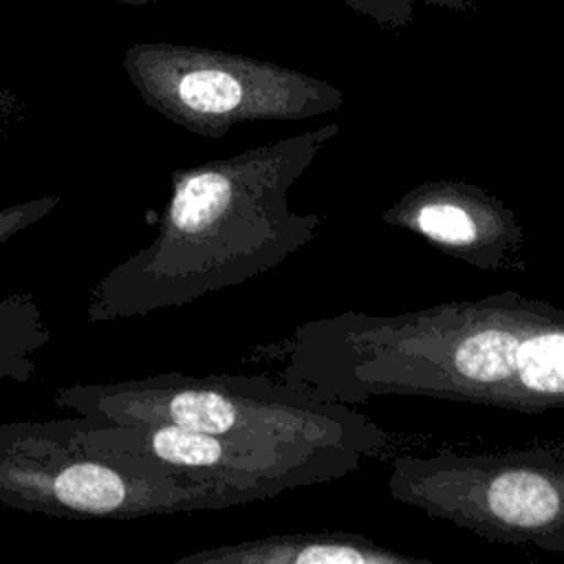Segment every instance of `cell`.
Here are the masks:
<instances>
[{"label": "cell", "mask_w": 564, "mask_h": 564, "mask_svg": "<svg viewBox=\"0 0 564 564\" xmlns=\"http://www.w3.org/2000/svg\"><path fill=\"white\" fill-rule=\"evenodd\" d=\"M286 383L350 408L425 397L540 414L564 408V308L516 291L300 324L251 352Z\"/></svg>", "instance_id": "1"}, {"label": "cell", "mask_w": 564, "mask_h": 564, "mask_svg": "<svg viewBox=\"0 0 564 564\" xmlns=\"http://www.w3.org/2000/svg\"><path fill=\"white\" fill-rule=\"evenodd\" d=\"M339 123L170 172L156 236L104 273L86 322H112L185 306L238 286L308 245L319 214L291 207V189Z\"/></svg>", "instance_id": "2"}, {"label": "cell", "mask_w": 564, "mask_h": 564, "mask_svg": "<svg viewBox=\"0 0 564 564\" xmlns=\"http://www.w3.org/2000/svg\"><path fill=\"white\" fill-rule=\"evenodd\" d=\"M59 408L117 423L176 425L218 438L350 458H383L392 436L357 408L267 375H185L178 370L55 390Z\"/></svg>", "instance_id": "3"}, {"label": "cell", "mask_w": 564, "mask_h": 564, "mask_svg": "<svg viewBox=\"0 0 564 564\" xmlns=\"http://www.w3.org/2000/svg\"><path fill=\"white\" fill-rule=\"evenodd\" d=\"M0 505L68 520L216 511L214 487L139 454L90 445L75 419L0 423Z\"/></svg>", "instance_id": "4"}, {"label": "cell", "mask_w": 564, "mask_h": 564, "mask_svg": "<svg viewBox=\"0 0 564 564\" xmlns=\"http://www.w3.org/2000/svg\"><path fill=\"white\" fill-rule=\"evenodd\" d=\"M388 491L397 502L447 520L489 542L564 553V454L500 452L403 454Z\"/></svg>", "instance_id": "5"}, {"label": "cell", "mask_w": 564, "mask_h": 564, "mask_svg": "<svg viewBox=\"0 0 564 564\" xmlns=\"http://www.w3.org/2000/svg\"><path fill=\"white\" fill-rule=\"evenodd\" d=\"M121 66L145 106L209 139L238 123L302 121L344 104V93L326 79L209 46L137 42Z\"/></svg>", "instance_id": "6"}, {"label": "cell", "mask_w": 564, "mask_h": 564, "mask_svg": "<svg viewBox=\"0 0 564 564\" xmlns=\"http://www.w3.org/2000/svg\"><path fill=\"white\" fill-rule=\"evenodd\" d=\"M73 419L90 445L156 460L181 476L214 487L229 507L271 498L286 489L339 480L361 467L341 456L258 447L176 425Z\"/></svg>", "instance_id": "7"}, {"label": "cell", "mask_w": 564, "mask_h": 564, "mask_svg": "<svg viewBox=\"0 0 564 564\" xmlns=\"http://www.w3.org/2000/svg\"><path fill=\"white\" fill-rule=\"evenodd\" d=\"M388 227L408 229L471 269L511 271L524 231L516 212L480 185L467 181H423L399 196L383 214Z\"/></svg>", "instance_id": "8"}, {"label": "cell", "mask_w": 564, "mask_h": 564, "mask_svg": "<svg viewBox=\"0 0 564 564\" xmlns=\"http://www.w3.org/2000/svg\"><path fill=\"white\" fill-rule=\"evenodd\" d=\"M161 564H441L348 531L275 533L218 544ZM474 564V562H465Z\"/></svg>", "instance_id": "9"}, {"label": "cell", "mask_w": 564, "mask_h": 564, "mask_svg": "<svg viewBox=\"0 0 564 564\" xmlns=\"http://www.w3.org/2000/svg\"><path fill=\"white\" fill-rule=\"evenodd\" d=\"M51 341V326L29 291L0 297V381L26 383L35 370V355Z\"/></svg>", "instance_id": "10"}, {"label": "cell", "mask_w": 564, "mask_h": 564, "mask_svg": "<svg viewBox=\"0 0 564 564\" xmlns=\"http://www.w3.org/2000/svg\"><path fill=\"white\" fill-rule=\"evenodd\" d=\"M57 194L40 196V198H29V200H18L0 207V245L9 242L13 236L24 231L26 227L44 220L57 205H59Z\"/></svg>", "instance_id": "11"}, {"label": "cell", "mask_w": 564, "mask_h": 564, "mask_svg": "<svg viewBox=\"0 0 564 564\" xmlns=\"http://www.w3.org/2000/svg\"><path fill=\"white\" fill-rule=\"evenodd\" d=\"M11 117H13V99H11V95L0 90V141L7 134Z\"/></svg>", "instance_id": "12"}, {"label": "cell", "mask_w": 564, "mask_h": 564, "mask_svg": "<svg viewBox=\"0 0 564 564\" xmlns=\"http://www.w3.org/2000/svg\"><path fill=\"white\" fill-rule=\"evenodd\" d=\"M119 4H126V7H145V4H152V2H163V0H115Z\"/></svg>", "instance_id": "13"}]
</instances>
